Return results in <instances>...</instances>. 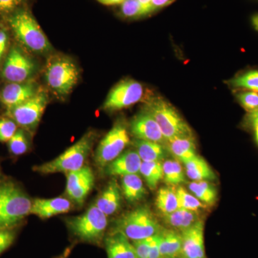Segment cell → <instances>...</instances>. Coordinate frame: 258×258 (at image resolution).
Listing matches in <instances>:
<instances>
[{"label":"cell","instance_id":"cell-41","mask_svg":"<svg viewBox=\"0 0 258 258\" xmlns=\"http://www.w3.org/2000/svg\"><path fill=\"white\" fill-rule=\"evenodd\" d=\"M174 1L175 0H152L151 6H152L153 12H155L164 7L168 6Z\"/></svg>","mask_w":258,"mask_h":258},{"label":"cell","instance_id":"cell-11","mask_svg":"<svg viewBox=\"0 0 258 258\" xmlns=\"http://www.w3.org/2000/svg\"><path fill=\"white\" fill-rule=\"evenodd\" d=\"M36 71L33 60L18 47H13L7 56L2 69V76L9 83L30 81Z\"/></svg>","mask_w":258,"mask_h":258},{"label":"cell","instance_id":"cell-38","mask_svg":"<svg viewBox=\"0 0 258 258\" xmlns=\"http://www.w3.org/2000/svg\"><path fill=\"white\" fill-rule=\"evenodd\" d=\"M151 237L143 240L132 241L138 258H149Z\"/></svg>","mask_w":258,"mask_h":258},{"label":"cell","instance_id":"cell-12","mask_svg":"<svg viewBox=\"0 0 258 258\" xmlns=\"http://www.w3.org/2000/svg\"><path fill=\"white\" fill-rule=\"evenodd\" d=\"M66 191L70 199L82 205L94 185L95 176L92 169L84 166L79 170L67 173Z\"/></svg>","mask_w":258,"mask_h":258},{"label":"cell","instance_id":"cell-2","mask_svg":"<svg viewBox=\"0 0 258 258\" xmlns=\"http://www.w3.org/2000/svg\"><path fill=\"white\" fill-rule=\"evenodd\" d=\"M32 201L15 183L0 184V230L14 229L30 214Z\"/></svg>","mask_w":258,"mask_h":258},{"label":"cell","instance_id":"cell-34","mask_svg":"<svg viewBox=\"0 0 258 258\" xmlns=\"http://www.w3.org/2000/svg\"><path fill=\"white\" fill-rule=\"evenodd\" d=\"M18 125L10 117L0 118V142H8L18 131Z\"/></svg>","mask_w":258,"mask_h":258},{"label":"cell","instance_id":"cell-37","mask_svg":"<svg viewBox=\"0 0 258 258\" xmlns=\"http://www.w3.org/2000/svg\"><path fill=\"white\" fill-rule=\"evenodd\" d=\"M27 0H0V15L8 16L15 10L22 8Z\"/></svg>","mask_w":258,"mask_h":258},{"label":"cell","instance_id":"cell-40","mask_svg":"<svg viewBox=\"0 0 258 258\" xmlns=\"http://www.w3.org/2000/svg\"><path fill=\"white\" fill-rule=\"evenodd\" d=\"M8 44V35L4 30H0V62L3 59Z\"/></svg>","mask_w":258,"mask_h":258},{"label":"cell","instance_id":"cell-28","mask_svg":"<svg viewBox=\"0 0 258 258\" xmlns=\"http://www.w3.org/2000/svg\"><path fill=\"white\" fill-rule=\"evenodd\" d=\"M139 173L143 176L151 190H154L164 177L161 161H142Z\"/></svg>","mask_w":258,"mask_h":258},{"label":"cell","instance_id":"cell-17","mask_svg":"<svg viewBox=\"0 0 258 258\" xmlns=\"http://www.w3.org/2000/svg\"><path fill=\"white\" fill-rule=\"evenodd\" d=\"M71 208V202L66 198L35 199L32 201L30 214L40 218L47 219L66 213Z\"/></svg>","mask_w":258,"mask_h":258},{"label":"cell","instance_id":"cell-21","mask_svg":"<svg viewBox=\"0 0 258 258\" xmlns=\"http://www.w3.org/2000/svg\"><path fill=\"white\" fill-rule=\"evenodd\" d=\"M163 221L169 228L179 231L187 230L201 220L200 215L196 211L179 209L171 213L163 215Z\"/></svg>","mask_w":258,"mask_h":258},{"label":"cell","instance_id":"cell-27","mask_svg":"<svg viewBox=\"0 0 258 258\" xmlns=\"http://www.w3.org/2000/svg\"><path fill=\"white\" fill-rule=\"evenodd\" d=\"M156 206L162 215L171 213L179 210L176 189L171 186L160 188L156 199Z\"/></svg>","mask_w":258,"mask_h":258},{"label":"cell","instance_id":"cell-8","mask_svg":"<svg viewBox=\"0 0 258 258\" xmlns=\"http://www.w3.org/2000/svg\"><path fill=\"white\" fill-rule=\"evenodd\" d=\"M129 143L130 137L126 125L118 120L98 144L95 152V162L99 167H106L123 153Z\"/></svg>","mask_w":258,"mask_h":258},{"label":"cell","instance_id":"cell-46","mask_svg":"<svg viewBox=\"0 0 258 258\" xmlns=\"http://www.w3.org/2000/svg\"><path fill=\"white\" fill-rule=\"evenodd\" d=\"M71 247H68V248L64 251L63 253L57 258H69L70 254H71Z\"/></svg>","mask_w":258,"mask_h":258},{"label":"cell","instance_id":"cell-31","mask_svg":"<svg viewBox=\"0 0 258 258\" xmlns=\"http://www.w3.org/2000/svg\"><path fill=\"white\" fill-rule=\"evenodd\" d=\"M232 87L244 88L258 92V71H249L229 81Z\"/></svg>","mask_w":258,"mask_h":258},{"label":"cell","instance_id":"cell-16","mask_svg":"<svg viewBox=\"0 0 258 258\" xmlns=\"http://www.w3.org/2000/svg\"><path fill=\"white\" fill-rule=\"evenodd\" d=\"M142 163L137 151H125L104 168L105 173L109 176L137 174L140 171Z\"/></svg>","mask_w":258,"mask_h":258},{"label":"cell","instance_id":"cell-32","mask_svg":"<svg viewBox=\"0 0 258 258\" xmlns=\"http://www.w3.org/2000/svg\"><path fill=\"white\" fill-rule=\"evenodd\" d=\"M120 14L126 19H139L151 15L139 0H124L120 4Z\"/></svg>","mask_w":258,"mask_h":258},{"label":"cell","instance_id":"cell-30","mask_svg":"<svg viewBox=\"0 0 258 258\" xmlns=\"http://www.w3.org/2000/svg\"><path fill=\"white\" fill-rule=\"evenodd\" d=\"M10 154L14 156H21L28 152L30 142L28 136L23 128H18L15 135L8 142Z\"/></svg>","mask_w":258,"mask_h":258},{"label":"cell","instance_id":"cell-1","mask_svg":"<svg viewBox=\"0 0 258 258\" xmlns=\"http://www.w3.org/2000/svg\"><path fill=\"white\" fill-rule=\"evenodd\" d=\"M6 18L17 40L25 48L37 54L48 53L52 50L48 38L28 8L22 7Z\"/></svg>","mask_w":258,"mask_h":258},{"label":"cell","instance_id":"cell-19","mask_svg":"<svg viewBox=\"0 0 258 258\" xmlns=\"http://www.w3.org/2000/svg\"><path fill=\"white\" fill-rule=\"evenodd\" d=\"M121 203V189L116 180L112 179L97 199L95 205L108 217L118 211Z\"/></svg>","mask_w":258,"mask_h":258},{"label":"cell","instance_id":"cell-7","mask_svg":"<svg viewBox=\"0 0 258 258\" xmlns=\"http://www.w3.org/2000/svg\"><path fill=\"white\" fill-rule=\"evenodd\" d=\"M68 225L80 240L97 244L104 237L108 220L106 215L94 204L82 215L69 219Z\"/></svg>","mask_w":258,"mask_h":258},{"label":"cell","instance_id":"cell-39","mask_svg":"<svg viewBox=\"0 0 258 258\" xmlns=\"http://www.w3.org/2000/svg\"><path fill=\"white\" fill-rule=\"evenodd\" d=\"M159 232L157 235L151 237L149 258H161L160 247H159V244H160Z\"/></svg>","mask_w":258,"mask_h":258},{"label":"cell","instance_id":"cell-29","mask_svg":"<svg viewBox=\"0 0 258 258\" xmlns=\"http://www.w3.org/2000/svg\"><path fill=\"white\" fill-rule=\"evenodd\" d=\"M164 181L171 186H177L186 181L182 166L178 160L167 159L162 164Z\"/></svg>","mask_w":258,"mask_h":258},{"label":"cell","instance_id":"cell-4","mask_svg":"<svg viewBox=\"0 0 258 258\" xmlns=\"http://www.w3.org/2000/svg\"><path fill=\"white\" fill-rule=\"evenodd\" d=\"M152 115L166 140L192 137L189 125L175 108L161 97H151L144 108Z\"/></svg>","mask_w":258,"mask_h":258},{"label":"cell","instance_id":"cell-42","mask_svg":"<svg viewBox=\"0 0 258 258\" xmlns=\"http://www.w3.org/2000/svg\"><path fill=\"white\" fill-rule=\"evenodd\" d=\"M255 121H258V110L252 113H249V115H247V123L248 125Z\"/></svg>","mask_w":258,"mask_h":258},{"label":"cell","instance_id":"cell-6","mask_svg":"<svg viewBox=\"0 0 258 258\" xmlns=\"http://www.w3.org/2000/svg\"><path fill=\"white\" fill-rule=\"evenodd\" d=\"M161 230L162 227L150 208L141 206L120 217L114 230L122 232L131 241H135L157 235Z\"/></svg>","mask_w":258,"mask_h":258},{"label":"cell","instance_id":"cell-22","mask_svg":"<svg viewBox=\"0 0 258 258\" xmlns=\"http://www.w3.org/2000/svg\"><path fill=\"white\" fill-rule=\"evenodd\" d=\"M186 176L194 181H212L217 179L216 174L212 170L205 159L197 155L191 160L184 163Z\"/></svg>","mask_w":258,"mask_h":258},{"label":"cell","instance_id":"cell-14","mask_svg":"<svg viewBox=\"0 0 258 258\" xmlns=\"http://www.w3.org/2000/svg\"><path fill=\"white\" fill-rule=\"evenodd\" d=\"M39 91L36 83L32 81L9 83L0 92V102L8 111L35 96Z\"/></svg>","mask_w":258,"mask_h":258},{"label":"cell","instance_id":"cell-15","mask_svg":"<svg viewBox=\"0 0 258 258\" xmlns=\"http://www.w3.org/2000/svg\"><path fill=\"white\" fill-rule=\"evenodd\" d=\"M182 237L181 258H207L204 240L203 220L181 232Z\"/></svg>","mask_w":258,"mask_h":258},{"label":"cell","instance_id":"cell-13","mask_svg":"<svg viewBox=\"0 0 258 258\" xmlns=\"http://www.w3.org/2000/svg\"><path fill=\"white\" fill-rule=\"evenodd\" d=\"M129 129L136 139L157 142L164 145L167 143L157 122L146 110L144 109L132 118Z\"/></svg>","mask_w":258,"mask_h":258},{"label":"cell","instance_id":"cell-43","mask_svg":"<svg viewBox=\"0 0 258 258\" xmlns=\"http://www.w3.org/2000/svg\"><path fill=\"white\" fill-rule=\"evenodd\" d=\"M139 2L150 14L154 13L152 10V6H151L152 0H139Z\"/></svg>","mask_w":258,"mask_h":258},{"label":"cell","instance_id":"cell-25","mask_svg":"<svg viewBox=\"0 0 258 258\" xmlns=\"http://www.w3.org/2000/svg\"><path fill=\"white\" fill-rule=\"evenodd\" d=\"M121 191L128 203H138L147 195L143 181L138 174L122 176Z\"/></svg>","mask_w":258,"mask_h":258},{"label":"cell","instance_id":"cell-47","mask_svg":"<svg viewBox=\"0 0 258 258\" xmlns=\"http://www.w3.org/2000/svg\"><path fill=\"white\" fill-rule=\"evenodd\" d=\"M1 176H2V173H1V170H0V177H1Z\"/></svg>","mask_w":258,"mask_h":258},{"label":"cell","instance_id":"cell-45","mask_svg":"<svg viewBox=\"0 0 258 258\" xmlns=\"http://www.w3.org/2000/svg\"><path fill=\"white\" fill-rule=\"evenodd\" d=\"M249 126H252L254 129V137H255V140L258 144V121L254 122V123H251Z\"/></svg>","mask_w":258,"mask_h":258},{"label":"cell","instance_id":"cell-26","mask_svg":"<svg viewBox=\"0 0 258 258\" xmlns=\"http://www.w3.org/2000/svg\"><path fill=\"white\" fill-rule=\"evenodd\" d=\"M189 191L206 206H213L217 200V188L210 181H192L188 185Z\"/></svg>","mask_w":258,"mask_h":258},{"label":"cell","instance_id":"cell-44","mask_svg":"<svg viewBox=\"0 0 258 258\" xmlns=\"http://www.w3.org/2000/svg\"><path fill=\"white\" fill-rule=\"evenodd\" d=\"M98 3L104 5H120L124 0H97Z\"/></svg>","mask_w":258,"mask_h":258},{"label":"cell","instance_id":"cell-23","mask_svg":"<svg viewBox=\"0 0 258 258\" xmlns=\"http://www.w3.org/2000/svg\"><path fill=\"white\" fill-rule=\"evenodd\" d=\"M134 146L142 161H161L168 156L167 147L164 144L136 139Z\"/></svg>","mask_w":258,"mask_h":258},{"label":"cell","instance_id":"cell-33","mask_svg":"<svg viewBox=\"0 0 258 258\" xmlns=\"http://www.w3.org/2000/svg\"><path fill=\"white\" fill-rule=\"evenodd\" d=\"M179 209L198 212L200 209L205 208L206 205L200 201L193 194H190L184 188L178 187L176 189Z\"/></svg>","mask_w":258,"mask_h":258},{"label":"cell","instance_id":"cell-9","mask_svg":"<svg viewBox=\"0 0 258 258\" xmlns=\"http://www.w3.org/2000/svg\"><path fill=\"white\" fill-rule=\"evenodd\" d=\"M48 98L44 91H38L35 96L7 112L17 124L25 130H35L46 108Z\"/></svg>","mask_w":258,"mask_h":258},{"label":"cell","instance_id":"cell-18","mask_svg":"<svg viewBox=\"0 0 258 258\" xmlns=\"http://www.w3.org/2000/svg\"><path fill=\"white\" fill-rule=\"evenodd\" d=\"M104 243L108 258H138L132 241L119 231L107 235Z\"/></svg>","mask_w":258,"mask_h":258},{"label":"cell","instance_id":"cell-36","mask_svg":"<svg viewBox=\"0 0 258 258\" xmlns=\"http://www.w3.org/2000/svg\"><path fill=\"white\" fill-rule=\"evenodd\" d=\"M16 238V232L14 229L0 230V254L7 250Z\"/></svg>","mask_w":258,"mask_h":258},{"label":"cell","instance_id":"cell-35","mask_svg":"<svg viewBox=\"0 0 258 258\" xmlns=\"http://www.w3.org/2000/svg\"><path fill=\"white\" fill-rule=\"evenodd\" d=\"M237 98L241 106L249 113H252L258 110V93L254 91L240 93L237 95Z\"/></svg>","mask_w":258,"mask_h":258},{"label":"cell","instance_id":"cell-10","mask_svg":"<svg viewBox=\"0 0 258 258\" xmlns=\"http://www.w3.org/2000/svg\"><path fill=\"white\" fill-rule=\"evenodd\" d=\"M144 96L142 85L134 80L120 81L108 93L103 108L108 111H119L142 101Z\"/></svg>","mask_w":258,"mask_h":258},{"label":"cell","instance_id":"cell-5","mask_svg":"<svg viewBox=\"0 0 258 258\" xmlns=\"http://www.w3.org/2000/svg\"><path fill=\"white\" fill-rule=\"evenodd\" d=\"M80 71L72 59L54 56L47 61L45 79L50 91L57 98L69 96L79 82Z\"/></svg>","mask_w":258,"mask_h":258},{"label":"cell","instance_id":"cell-24","mask_svg":"<svg viewBox=\"0 0 258 258\" xmlns=\"http://www.w3.org/2000/svg\"><path fill=\"white\" fill-rule=\"evenodd\" d=\"M166 145L168 150L177 159V160L181 161L184 164L198 155L193 137L171 139L168 141Z\"/></svg>","mask_w":258,"mask_h":258},{"label":"cell","instance_id":"cell-20","mask_svg":"<svg viewBox=\"0 0 258 258\" xmlns=\"http://www.w3.org/2000/svg\"><path fill=\"white\" fill-rule=\"evenodd\" d=\"M159 235L161 258L181 257L182 249V237L181 232L172 229L162 228Z\"/></svg>","mask_w":258,"mask_h":258},{"label":"cell","instance_id":"cell-3","mask_svg":"<svg viewBox=\"0 0 258 258\" xmlns=\"http://www.w3.org/2000/svg\"><path fill=\"white\" fill-rule=\"evenodd\" d=\"M95 139L96 135L93 132H88L60 156L48 162L34 166L33 170L43 174L62 172L67 174L79 170L84 166L85 161L94 144Z\"/></svg>","mask_w":258,"mask_h":258}]
</instances>
